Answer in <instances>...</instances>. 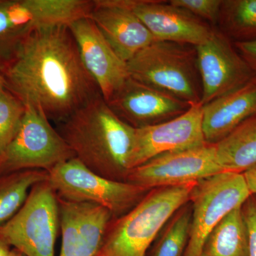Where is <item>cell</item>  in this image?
<instances>
[{
	"instance_id": "29",
	"label": "cell",
	"mask_w": 256,
	"mask_h": 256,
	"mask_svg": "<svg viewBox=\"0 0 256 256\" xmlns=\"http://www.w3.org/2000/svg\"><path fill=\"white\" fill-rule=\"evenodd\" d=\"M11 250L9 249V246L0 240V256H10Z\"/></svg>"
},
{
	"instance_id": "18",
	"label": "cell",
	"mask_w": 256,
	"mask_h": 256,
	"mask_svg": "<svg viewBox=\"0 0 256 256\" xmlns=\"http://www.w3.org/2000/svg\"><path fill=\"white\" fill-rule=\"evenodd\" d=\"M204 136L216 144L248 120L256 117V76L244 86L202 106Z\"/></svg>"
},
{
	"instance_id": "21",
	"label": "cell",
	"mask_w": 256,
	"mask_h": 256,
	"mask_svg": "<svg viewBox=\"0 0 256 256\" xmlns=\"http://www.w3.org/2000/svg\"><path fill=\"white\" fill-rule=\"evenodd\" d=\"M216 26L233 43L256 41V0H222Z\"/></svg>"
},
{
	"instance_id": "4",
	"label": "cell",
	"mask_w": 256,
	"mask_h": 256,
	"mask_svg": "<svg viewBox=\"0 0 256 256\" xmlns=\"http://www.w3.org/2000/svg\"><path fill=\"white\" fill-rule=\"evenodd\" d=\"M130 77L191 105L201 104L196 46L156 41L127 62Z\"/></svg>"
},
{
	"instance_id": "22",
	"label": "cell",
	"mask_w": 256,
	"mask_h": 256,
	"mask_svg": "<svg viewBox=\"0 0 256 256\" xmlns=\"http://www.w3.org/2000/svg\"><path fill=\"white\" fill-rule=\"evenodd\" d=\"M48 178V172L40 170L14 172L0 178V226L21 208L32 188Z\"/></svg>"
},
{
	"instance_id": "2",
	"label": "cell",
	"mask_w": 256,
	"mask_h": 256,
	"mask_svg": "<svg viewBox=\"0 0 256 256\" xmlns=\"http://www.w3.org/2000/svg\"><path fill=\"white\" fill-rule=\"evenodd\" d=\"M75 158L97 174L126 182L136 128L120 119L101 94L60 124Z\"/></svg>"
},
{
	"instance_id": "20",
	"label": "cell",
	"mask_w": 256,
	"mask_h": 256,
	"mask_svg": "<svg viewBox=\"0 0 256 256\" xmlns=\"http://www.w3.org/2000/svg\"><path fill=\"white\" fill-rule=\"evenodd\" d=\"M248 232L242 206L235 208L212 230L201 256H248Z\"/></svg>"
},
{
	"instance_id": "5",
	"label": "cell",
	"mask_w": 256,
	"mask_h": 256,
	"mask_svg": "<svg viewBox=\"0 0 256 256\" xmlns=\"http://www.w3.org/2000/svg\"><path fill=\"white\" fill-rule=\"evenodd\" d=\"M90 0H0V73L34 31L89 16Z\"/></svg>"
},
{
	"instance_id": "17",
	"label": "cell",
	"mask_w": 256,
	"mask_h": 256,
	"mask_svg": "<svg viewBox=\"0 0 256 256\" xmlns=\"http://www.w3.org/2000/svg\"><path fill=\"white\" fill-rule=\"evenodd\" d=\"M58 198L62 234L60 256H95L112 215L98 205Z\"/></svg>"
},
{
	"instance_id": "8",
	"label": "cell",
	"mask_w": 256,
	"mask_h": 256,
	"mask_svg": "<svg viewBox=\"0 0 256 256\" xmlns=\"http://www.w3.org/2000/svg\"><path fill=\"white\" fill-rule=\"evenodd\" d=\"M74 158L73 152L45 114L26 106L18 132L0 156V171L40 170L48 172Z\"/></svg>"
},
{
	"instance_id": "9",
	"label": "cell",
	"mask_w": 256,
	"mask_h": 256,
	"mask_svg": "<svg viewBox=\"0 0 256 256\" xmlns=\"http://www.w3.org/2000/svg\"><path fill=\"white\" fill-rule=\"evenodd\" d=\"M250 195L244 174L239 173L224 172L196 182L190 196L191 229L184 256H201L212 230Z\"/></svg>"
},
{
	"instance_id": "25",
	"label": "cell",
	"mask_w": 256,
	"mask_h": 256,
	"mask_svg": "<svg viewBox=\"0 0 256 256\" xmlns=\"http://www.w3.org/2000/svg\"><path fill=\"white\" fill-rule=\"evenodd\" d=\"M169 2L216 28L222 0H170Z\"/></svg>"
},
{
	"instance_id": "13",
	"label": "cell",
	"mask_w": 256,
	"mask_h": 256,
	"mask_svg": "<svg viewBox=\"0 0 256 256\" xmlns=\"http://www.w3.org/2000/svg\"><path fill=\"white\" fill-rule=\"evenodd\" d=\"M68 26L82 63L108 102L130 78L127 63L114 52L89 16L78 18Z\"/></svg>"
},
{
	"instance_id": "26",
	"label": "cell",
	"mask_w": 256,
	"mask_h": 256,
	"mask_svg": "<svg viewBox=\"0 0 256 256\" xmlns=\"http://www.w3.org/2000/svg\"><path fill=\"white\" fill-rule=\"evenodd\" d=\"M248 232V256H256V196L250 195L242 206Z\"/></svg>"
},
{
	"instance_id": "1",
	"label": "cell",
	"mask_w": 256,
	"mask_h": 256,
	"mask_svg": "<svg viewBox=\"0 0 256 256\" xmlns=\"http://www.w3.org/2000/svg\"><path fill=\"white\" fill-rule=\"evenodd\" d=\"M2 75L6 89L58 124L101 94L68 24L32 32Z\"/></svg>"
},
{
	"instance_id": "27",
	"label": "cell",
	"mask_w": 256,
	"mask_h": 256,
	"mask_svg": "<svg viewBox=\"0 0 256 256\" xmlns=\"http://www.w3.org/2000/svg\"><path fill=\"white\" fill-rule=\"evenodd\" d=\"M234 44L236 50L256 73V41L236 42Z\"/></svg>"
},
{
	"instance_id": "15",
	"label": "cell",
	"mask_w": 256,
	"mask_h": 256,
	"mask_svg": "<svg viewBox=\"0 0 256 256\" xmlns=\"http://www.w3.org/2000/svg\"><path fill=\"white\" fill-rule=\"evenodd\" d=\"M126 3L158 41L197 46L207 41L215 28L169 1L126 0Z\"/></svg>"
},
{
	"instance_id": "14",
	"label": "cell",
	"mask_w": 256,
	"mask_h": 256,
	"mask_svg": "<svg viewBox=\"0 0 256 256\" xmlns=\"http://www.w3.org/2000/svg\"><path fill=\"white\" fill-rule=\"evenodd\" d=\"M106 102L120 119L134 128L154 126L176 118L192 106L130 77Z\"/></svg>"
},
{
	"instance_id": "19",
	"label": "cell",
	"mask_w": 256,
	"mask_h": 256,
	"mask_svg": "<svg viewBox=\"0 0 256 256\" xmlns=\"http://www.w3.org/2000/svg\"><path fill=\"white\" fill-rule=\"evenodd\" d=\"M224 172L244 174L256 165V117L248 120L215 144Z\"/></svg>"
},
{
	"instance_id": "31",
	"label": "cell",
	"mask_w": 256,
	"mask_h": 256,
	"mask_svg": "<svg viewBox=\"0 0 256 256\" xmlns=\"http://www.w3.org/2000/svg\"><path fill=\"white\" fill-rule=\"evenodd\" d=\"M10 256H25L24 254H22V252H20V250H16V249H14V250H11V254H10Z\"/></svg>"
},
{
	"instance_id": "30",
	"label": "cell",
	"mask_w": 256,
	"mask_h": 256,
	"mask_svg": "<svg viewBox=\"0 0 256 256\" xmlns=\"http://www.w3.org/2000/svg\"><path fill=\"white\" fill-rule=\"evenodd\" d=\"M6 89V85H5V80L2 74L0 73V92Z\"/></svg>"
},
{
	"instance_id": "6",
	"label": "cell",
	"mask_w": 256,
	"mask_h": 256,
	"mask_svg": "<svg viewBox=\"0 0 256 256\" xmlns=\"http://www.w3.org/2000/svg\"><path fill=\"white\" fill-rule=\"evenodd\" d=\"M48 181L60 198L98 205L108 210L114 218L132 210L152 190L104 178L75 158L50 170Z\"/></svg>"
},
{
	"instance_id": "12",
	"label": "cell",
	"mask_w": 256,
	"mask_h": 256,
	"mask_svg": "<svg viewBox=\"0 0 256 256\" xmlns=\"http://www.w3.org/2000/svg\"><path fill=\"white\" fill-rule=\"evenodd\" d=\"M202 119V106L196 104L176 118L154 126L136 128L130 169H134L164 153L206 144Z\"/></svg>"
},
{
	"instance_id": "23",
	"label": "cell",
	"mask_w": 256,
	"mask_h": 256,
	"mask_svg": "<svg viewBox=\"0 0 256 256\" xmlns=\"http://www.w3.org/2000/svg\"><path fill=\"white\" fill-rule=\"evenodd\" d=\"M192 217V204L188 202L165 224L150 256H184L190 238Z\"/></svg>"
},
{
	"instance_id": "3",
	"label": "cell",
	"mask_w": 256,
	"mask_h": 256,
	"mask_svg": "<svg viewBox=\"0 0 256 256\" xmlns=\"http://www.w3.org/2000/svg\"><path fill=\"white\" fill-rule=\"evenodd\" d=\"M196 184L150 190L132 210L110 220L95 256H146L166 222L190 202Z\"/></svg>"
},
{
	"instance_id": "24",
	"label": "cell",
	"mask_w": 256,
	"mask_h": 256,
	"mask_svg": "<svg viewBox=\"0 0 256 256\" xmlns=\"http://www.w3.org/2000/svg\"><path fill=\"white\" fill-rule=\"evenodd\" d=\"M26 106L8 89L0 92V156L18 130Z\"/></svg>"
},
{
	"instance_id": "16",
	"label": "cell",
	"mask_w": 256,
	"mask_h": 256,
	"mask_svg": "<svg viewBox=\"0 0 256 256\" xmlns=\"http://www.w3.org/2000/svg\"><path fill=\"white\" fill-rule=\"evenodd\" d=\"M89 18L106 41L126 63L138 52L156 41L126 0H96Z\"/></svg>"
},
{
	"instance_id": "28",
	"label": "cell",
	"mask_w": 256,
	"mask_h": 256,
	"mask_svg": "<svg viewBox=\"0 0 256 256\" xmlns=\"http://www.w3.org/2000/svg\"><path fill=\"white\" fill-rule=\"evenodd\" d=\"M242 174L250 194L256 196V165Z\"/></svg>"
},
{
	"instance_id": "7",
	"label": "cell",
	"mask_w": 256,
	"mask_h": 256,
	"mask_svg": "<svg viewBox=\"0 0 256 256\" xmlns=\"http://www.w3.org/2000/svg\"><path fill=\"white\" fill-rule=\"evenodd\" d=\"M60 226L58 196L46 180L32 188L21 208L0 226V240L26 256H55Z\"/></svg>"
},
{
	"instance_id": "10",
	"label": "cell",
	"mask_w": 256,
	"mask_h": 256,
	"mask_svg": "<svg viewBox=\"0 0 256 256\" xmlns=\"http://www.w3.org/2000/svg\"><path fill=\"white\" fill-rule=\"evenodd\" d=\"M222 172L215 144L206 143L160 154L131 170L126 182L153 190L197 182Z\"/></svg>"
},
{
	"instance_id": "11",
	"label": "cell",
	"mask_w": 256,
	"mask_h": 256,
	"mask_svg": "<svg viewBox=\"0 0 256 256\" xmlns=\"http://www.w3.org/2000/svg\"><path fill=\"white\" fill-rule=\"evenodd\" d=\"M196 50L202 106L240 88L256 76L233 42L216 28L207 41L196 46Z\"/></svg>"
}]
</instances>
